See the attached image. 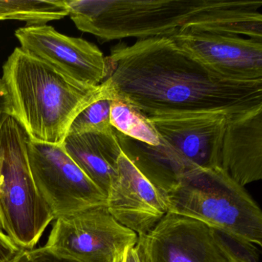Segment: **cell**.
<instances>
[{
  "label": "cell",
  "instance_id": "cell-17",
  "mask_svg": "<svg viewBox=\"0 0 262 262\" xmlns=\"http://www.w3.org/2000/svg\"><path fill=\"white\" fill-rule=\"evenodd\" d=\"M100 85L99 96L73 119L67 136L88 133H111L115 129L110 122V110L116 93L108 79H105Z\"/></svg>",
  "mask_w": 262,
  "mask_h": 262
},
{
  "label": "cell",
  "instance_id": "cell-12",
  "mask_svg": "<svg viewBox=\"0 0 262 262\" xmlns=\"http://www.w3.org/2000/svg\"><path fill=\"white\" fill-rule=\"evenodd\" d=\"M106 207L118 222L139 237L148 234L168 212L165 195L122 151Z\"/></svg>",
  "mask_w": 262,
  "mask_h": 262
},
{
  "label": "cell",
  "instance_id": "cell-8",
  "mask_svg": "<svg viewBox=\"0 0 262 262\" xmlns=\"http://www.w3.org/2000/svg\"><path fill=\"white\" fill-rule=\"evenodd\" d=\"M138 240L136 232L118 222L106 205H101L56 219L45 247L75 262H114Z\"/></svg>",
  "mask_w": 262,
  "mask_h": 262
},
{
  "label": "cell",
  "instance_id": "cell-10",
  "mask_svg": "<svg viewBox=\"0 0 262 262\" xmlns=\"http://www.w3.org/2000/svg\"><path fill=\"white\" fill-rule=\"evenodd\" d=\"M15 36L21 48L79 83L99 86L106 79V58L85 39L65 36L47 25L19 28Z\"/></svg>",
  "mask_w": 262,
  "mask_h": 262
},
{
  "label": "cell",
  "instance_id": "cell-1",
  "mask_svg": "<svg viewBox=\"0 0 262 262\" xmlns=\"http://www.w3.org/2000/svg\"><path fill=\"white\" fill-rule=\"evenodd\" d=\"M105 58L106 79L116 96L146 116L208 112L229 117L262 106V81L225 77L171 37L119 43Z\"/></svg>",
  "mask_w": 262,
  "mask_h": 262
},
{
  "label": "cell",
  "instance_id": "cell-11",
  "mask_svg": "<svg viewBox=\"0 0 262 262\" xmlns=\"http://www.w3.org/2000/svg\"><path fill=\"white\" fill-rule=\"evenodd\" d=\"M174 42L216 73L241 81H262V39L187 30Z\"/></svg>",
  "mask_w": 262,
  "mask_h": 262
},
{
  "label": "cell",
  "instance_id": "cell-5",
  "mask_svg": "<svg viewBox=\"0 0 262 262\" xmlns=\"http://www.w3.org/2000/svg\"><path fill=\"white\" fill-rule=\"evenodd\" d=\"M165 195L168 212L203 222L242 243L262 246L261 210L222 168L193 170Z\"/></svg>",
  "mask_w": 262,
  "mask_h": 262
},
{
  "label": "cell",
  "instance_id": "cell-22",
  "mask_svg": "<svg viewBox=\"0 0 262 262\" xmlns=\"http://www.w3.org/2000/svg\"><path fill=\"white\" fill-rule=\"evenodd\" d=\"M252 262H258V260H254V261H252Z\"/></svg>",
  "mask_w": 262,
  "mask_h": 262
},
{
  "label": "cell",
  "instance_id": "cell-16",
  "mask_svg": "<svg viewBox=\"0 0 262 262\" xmlns=\"http://www.w3.org/2000/svg\"><path fill=\"white\" fill-rule=\"evenodd\" d=\"M110 122L116 131L135 140L154 146L160 143L148 116L116 95L112 102Z\"/></svg>",
  "mask_w": 262,
  "mask_h": 262
},
{
  "label": "cell",
  "instance_id": "cell-20",
  "mask_svg": "<svg viewBox=\"0 0 262 262\" xmlns=\"http://www.w3.org/2000/svg\"><path fill=\"white\" fill-rule=\"evenodd\" d=\"M114 262H146L141 245L137 242L136 245L125 248L115 259Z\"/></svg>",
  "mask_w": 262,
  "mask_h": 262
},
{
  "label": "cell",
  "instance_id": "cell-2",
  "mask_svg": "<svg viewBox=\"0 0 262 262\" xmlns=\"http://www.w3.org/2000/svg\"><path fill=\"white\" fill-rule=\"evenodd\" d=\"M81 31L102 42L173 37L187 30L262 39L260 1L67 0Z\"/></svg>",
  "mask_w": 262,
  "mask_h": 262
},
{
  "label": "cell",
  "instance_id": "cell-13",
  "mask_svg": "<svg viewBox=\"0 0 262 262\" xmlns=\"http://www.w3.org/2000/svg\"><path fill=\"white\" fill-rule=\"evenodd\" d=\"M221 168L242 187L262 179V106L227 118Z\"/></svg>",
  "mask_w": 262,
  "mask_h": 262
},
{
  "label": "cell",
  "instance_id": "cell-7",
  "mask_svg": "<svg viewBox=\"0 0 262 262\" xmlns=\"http://www.w3.org/2000/svg\"><path fill=\"white\" fill-rule=\"evenodd\" d=\"M138 242L146 262H252L259 257L256 245L171 212Z\"/></svg>",
  "mask_w": 262,
  "mask_h": 262
},
{
  "label": "cell",
  "instance_id": "cell-6",
  "mask_svg": "<svg viewBox=\"0 0 262 262\" xmlns=\"http://www.w3.org/2000/svg\"><path fill=\"white\" fill-rule=\"evenodd\" d=\"M30 139L12 116L0 128V227L25 251L34 248L54 219L33 180Z\"/></svg>",
  "mask_w": 262,
  "mask_h": 262
},
{
  "label": "cell",
  "instance_id": "cell-19",
  "mask_svg": "<svg viewBox=\"0 0 262 262\" xmlns=\"http://www.w3.org/2000/svg\"><path fill=\"white\" fill-rule=\"evenodd\" d=\"M24 251L0 229V262H14Z\"/></svg>",
  "mask_w": 262,
  "mask_h": 262
},
{
  "label": "cell",
  "instance_id": "cell-21",
  "mask_svg": "<svg viewBox=\"0 0 262 262\" xmlns=\"http://www.w3.org/2000/svg\"><path fill=\"white\" fill-rule=\"evenodd\" d=\"M11 116L10 96L2 79H0V128L6 119Z\"/></svg>",
  "mask_w": 262,
  "mask_h": 262
},
{
  "label": "cell",
  "instance_id": "cell-18",
  "mask_svg": "<svg viewBox=\"0 0 262 262\" xmlns=\"http://www.w3.org/2000/svg\"><path fill=\"white\" fill-rule=\"evenodd\" d=\"M14 262H75L53 254L45 246L24 251Z\"/></svg>",
  "mask_w": 262,
  "mask_h": 262
},
{
  "label": "cell",
  "instance_id": "cell-3",
  "mask_svg": "<svg viewBox=\"0 0 262 262\" xmlns=\"http://www.w3.org/2000/svg\"><path fill=\"white\" fill-rule=\"evenodd\" d=\"M3 68L11 116L34 142L62 145L73 119L101 91L100 85L79 83L21 47Z\"/></svg>",
  "mask_w": 262,
  "mask_h": 262
},
{
  "label": "cell",
  "instance_id": "cell-9",
  "mask_svg": "<svg viewBox=\"0 0 262 262\" xmlns=\"http://www.w3.org/2000/svg\"><path fill=\"white\" fill-rule=\"evenodd\" d=\"M28 157L36 188L54 219L106 205L105 193L85 176L62 145L30 139Z\"/></svg>",
  "mask_w": 262,
  "mask_h": 262
},
{
  "label": "cell",
  "instance_id": "cell-4",
  "mask_svg": "<svg viewBox=\"0 0 262 262\" xmlns=\"http://www.w3.org/2000/svg\"><path fill=\"white\" fill-rule=\"evenodd\" d=\"M148 117L159 145L143 143L116 130V136L124 154L164 194L193 170L221 168L225 113H159Z\"/></svg>",
  "mask_w": 262,
  "mask_h": 262
},
{
  "label": "cell",
  "instance_id": "cell-15",
  "mask_svg": "<svg viewBox=\"0 0 262 262\" xmlns=\"http://www.w3.org/2000/svg\"><path fill=\"white\" fill-rule=\"evenodd\" d=\"M69 13L67 0H0V20L25 21L28 27L45 25Z\"/></svg>",
  "mask_w": 262,
  "mask_h": 262
},
{
  "label": "cell",
  "instance_id": "cell-14",
  "mask_svg": "<svg viewBox=\"0 0 262 262\" xmlns=\"http://www.w3.org/2000/svg\"><path fill=\"white\" fill-rule=\"evenodd\" d=\"M68 156L107 196L122 152L116 129L111 133L68 135L62 145Z\"/></svg>",
  "mask_w": 262,
  "mask_h": 262
}]
</instances>
